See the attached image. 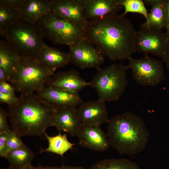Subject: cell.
I'll return each mask as SVG.
<instances>
[{
    "instance_id": "32",
    "label": "cell",
    "mask_w": 169,
    "mask_h": 169,
    "mask_svg": "<svg viewBox=\"0 0 169 169\" xmlns=\"http://www.w3.org/2000/svg\"><path fill=\"white\" fill-rule=\"evenodd\" d=\"M26 169H84L83 167L79 166H68L63 165L59 166H31Z\"/></svg>"
},
{
    "instance_id": "13",
    "label": "cell",
    "mask_w": 169,
    "mask_h": 169,
    "mask_svg": "<svg viewBox=\"0 0 169 169\" xmlns=\"http://www.w3.org/2000/svg\"><path fill=\"white\" fill-rule=\"evenodd\" d=\"M86 19L96 20L117 13L123 7L120 0H79Z\"/></svg>"
},
{
    "instance_id": "33",
    "label": "cell",
    "mask_w": 169,
    "mask_h": 169,
    "mask_svg": "<svg viewBox=\"0 0 169 169\" xmlns=\"http://www.w3.org/2000/svg\"><path fill=\"white\" fill-rule=\"evenodd\" d=\"M15 90L11 84L8 82H0V92L12 94H15Z\"/></svg>"
},
{
    "instance_id": "34",
    "label": "cell",
    "mask_w": 169,
    "mask_h": 169,
    "mask_svg": "<svg viewBox=\"0 0 169 169\" xmlns=\"http://www.w3.org/2000/svg\"><path fill=\"white\" fill-rule=\"evenodd\" d=\"M165 20V28L169 29V0H163Z\"/></svg>"
},
{
    "instance_id": "18",
    "label": "cell",
    "mask_w": 169,
    "mask_h": 169,
    "mask_svg": "<svg viewBox=\"0 0 169 169\" xmlns=\"http://www.w3.org/2000/svg\"><path fill=\"white\" fill-rule=\"evenodd\" d=\"M51 11L50 0H25L18 13L24 20L36 23Z\"/></svg>"
},
{
    "instance_id": "20",
    "label": "cell",
    "mask_w": 169,
    "mask_h": 169,
    "mask_svg": "<svg viewBox=\"0 0 169 169\" xmlns=\"http://www.w3.org/2000/svg\"><path fill=\"white\" fill-rule=\"evenodd\" d=\"M35 154L24 144L21 147L9 152L5 158L12 169H26L32 166Z\"/></svg>"
},
{
    "instance_id": "6",
    "label": "cell",
    "mask_w": 169,
    "mask_h": 169,
    "mask_svg": "<svg viewBox=\"0 0 169 169\" xmlns=\"http://www.w3.org/2000/svg\"><path fill=\"white\" fill-rule=\"evenodd\" d=\"M128 69L127 65L121 62L97 69L89 86L96 90L98 100L105 103L120 99L128 85L126 73Z\"/></svg>"
},
{
    "instance_id": "37",
    "label": "cell",
    "mask_w": 169,
    "mask_h": 169,
    "mask_svg": "<svg viewBox=\"0 0 169 169\" xmlns=\"http://www.w3.org/2000/svg\"><path fill=\"white\" fill-rule=\"evenodd\" d=\"M166 30V33L168 35V36L169 37V29H167V30Z\"/></svg>"
},
{
    "instance_id": "12",
    "label": "cell",
    "mask_w": 169,
    "mask_h": 169,
    "mask_svg": "<svg viewBox=\"0 0 169 169\" xmlns=\"http://www.w3.org/2000/svg\"><path fill=\"white\" fill-rule=\"evenodd\" d=\"M76 136L80 145L91 150L104 151L110 146L107 135L100 126L82 124Z\"/></svg>"
},
{
    "instance_id": "3",
    "label": "cell",
    "mask_w": 169,
    "mask_h": 169,
    "mask_svg": "<svg viewBox=\"0 0 169 169\" xmlns=\"http://www.w3.org/2000/svg\"><path fill=\"white\" fill-rule=\"evenodd\" d=\"M107 123L110 146L120 154L136 155L146 148L149 133L139 116L126 112L111 118Z\"/></svg>"
},
{
    "instance_id": "4",
    "label": "cell",
    "mask_w": 169,
    "mask_h": 169,
    "mask_svg": "<svg viewBox=\"0 0 169 169\" xmlns=\"http://www.w3.org/2000/svg\"><path fill=\"white\" fill-rule=\"evenodd\" d=\"M0 34L21 59H37L44 43L36 23L21 18L10 27L0 29Z\"/></svg>"
},
{
    "instance_id": "38",
    "label": "cell",
    "mask_w": 169,
    "mask_h": 169,
    "mask_svg": "<svg viewBox=\"0 0 169 169\" xmlns=\"http://www.w3.org/2000/svg\"><path fill=\"white\" fill-rule=\"evenodd\" d=\"M1 169H12L8 166V168H2Z\"/></svg>"
},
{
    "instance_id": "15",
    "label": "cell",
    "mask_w": 169,
    "mask_h": 169,
    "mask_svg": "<svg viewBox=\"0 0 169 169\" xmlns=\"http://www.w3.org/2000/svg\"><path fill=\"white\" fill-rule=\"evenodd\" d=\"M50 3L51 11L56 15L85 27L87 24L79 0H53Z\"/></svg>"
},
{
    "instance_id": "25",
    "label": "cell",
    "mask_w": 169,
    "mask_h": 169,
    "mask_svg": "<svg viewBox=\"0 0 169 169\" xmlns=\"http://www.w3.org/2000/svg\"><path fill=\"white\" fill-rule=\"evenodd\" d=\"M120 3L124 8L125 11L120 15L124 17L128 13H135L141 14L148 20V14L145 3L141 0H120Z\"/></svg>"
},
{
    "instance_id": "31",
    "label": "cell",
    "mask_w": 169,
    "mask_h": 169,
    "mask_svg": "<svg viewBox=\"0 0 169 169\" xmlns=\"http://www.w3.org/2000/svg\"><path fill=\"white\" fill-rule=\"evenodd\" d=\"M7 136L6 132L0 133V156L5 158L7 154Z\"/></svg>"
},
{
    "instance_id": "1",
    "label": "cell",
    "mask_w": 169,
    "mask_h": 169,
    "mask_svg": "<svg viewBox=\"0 0 169 169\" xmlns=\"http://www.w3.org/2000/svg\"><path fill=\"white\" fill-rule=\"evenodd\" d=\"M137 31L131 20L117 13L89 21L85 27V39L110 60H128L137 52Z\"/></svg>"
},
{
    "instance_id": "2",
    "label": "cell",
    "mask_w": 169,
    "mask_h": 169,
    "mask_svg": "<svg viewBox=\"0 0 169 169\" xmlns=\"http://www.w3.org/2000/svg\"><path fill=\"white\" fill-rule=\"evenodd\" d=\"M8 106L12 130L20 136H41L54 126L55 109L34 93L20 94Z\"/></svg>"
},
{
    "instance_id": "7",
    "label": "cell",
    "mask_w": 169,
    "mask_h": 169,
    "mask_svg": "<svg viewBox=\"0 0 169 169\" xmlns=\"http://www.w3.org/2000/svg\"><path fill=\"white\" fill-rule=\"evenodd\" d=\"M36 23L43 36L55 44L70 46L85 39V26L64 19L51 11Z\"/></svg>"
},
{
    "instance_id": "19",
    "label": "cell",
    "mask_w": 169,
    "mask_h": 169,
    "mask_svg": "<svg viewBox=\"0 0 169 169\" xmlns=\"http://www.w3.org/2000/svg\"><path fill=\"white\" fill-rule=\"evenodd\" d=\"M48 67L56 69L71 62L69 54L50 47L44 43L37 59Z\"/></svg>"
},
{
    "instance_id": "10",
    "label": "cell",
    "mask_w": 169,
    "mask_h": 169,
    "mask_svg": "<svg viewBox=\"0 0 169 169\" xmlns=\"http://www.w3.org/2000/svg\"><path fill=\"white\" fill-rule=\"evenodd\" d=\"M69 47L71 62L81 69H98L105 61L104 55L85 38Z\"/></svg>"
},
{
    "instance_id": "17",
    "label": "cell",
    "mask_w": 169,
    "mask_h": 169,
    "mask_svg": "<svg viewBox=\"0 0 169 169\" xmlns=\"http://www.w3.org/2000/svg\"><path fill=\"white\" fill-rule=\"evenodd\" d=\"M82 125L77 109L70 107L55 109L54 126L59 131H64L76 136Z\"/></svg>"
},
{
    "instance_id": "9",
    "label": "cell",
    "mask_w": 169,
    "mask_h": 169,
    "mask_svg": "<svg viewBox=\"0 0 169 169\" xmlns=\"http://www.w3.org/2000/svg\"><path fill=\"white\" fill-rule=\"evenodd\" d=\"M169 37L161 30L146 27L142 24L136 38V51L164 58Z\"/></svg>"
},
{
    "instance_id": "29",
    "label": "cell",
    "mask_w": 169,
    "mask_h": 169,
    "mask_svg": "<svg viewBox=\"0 0 169 169\" xmlns=\"http://www.w3.org/2000/svg\"><path fill=\"white\" fill-rule=\"evenodd\" d=\"M8 116V112L0 108V133L6 132L10 130L7 122V117Z\"/></svg>"
},
{
    "instance_id": "36",
    "label": "cell",
    "mask_w": 169,
    "mask_h": 169,
    "mask_svg": "<svg viewBox=\"0 0 169 169\" xmlns=\"http://www.w3.org/2000/svg\"><path fill=\"white\" fill-rule=\"evenodd\" d=\"M9 78L6 73L2 68H0V82H9Z\"/></svg>"
},
{
    "instance_id": "23",
    "label": "cell",
    "mask_w": 169,
    "mask_h": 169,
    "mask_svg": "<svg viewBox=\"0 0 169 169\" xmlns=\"http://www.w3.org/2000/svg\"><path fill=\"white\" fill-rule=\"evenodd\" d=\"M151 6L147 21L142 24L148 28L161 30L165 28L163 0H155Z\"/></svg>"
},
{
    "instance_id": "26",
    "label": "cell",
    "mask_w": 169,
    "mask_h": 169,
    "mask_svg": "<svg viewBox=\"0 0 169 169\" xmlns=\"http://www.w3.org/2000/svg\"><path fill=\"white\" fill-rule=\"evenodd\" d=\"M21 18L18 12L0 5V29L10 27Z\"/></svg>"
},
{
    "instance_id": "21",
    "label": "cell",
    "mask_w": 169,
    "mask_h": 169,
    "mask_svg": "<svg viewBox=\"0 0 169 169\" xmlns=\"http://www.w3.org/2000/svg\"><path fill=\"white\" fill-rule=\"evenodd\" d=\"M21 58L5 41H0V68L6 73L10 82L15 66Z\"/></svg>"
},
{
    "instance_id": "27",
    "label": "cell",
    "mask_w": 169,
    "mask_h": 169,
    "mask_svg": "<svg viewBox=\"0 0 169 169\" xmlns=\"http://www.w3.org/2000/svg\"><path fill=\"white\" fill-rule=\"evenodd\" d=\"M6 132L7 136V154L25 144L21 139V136L13 130L10 129Z\"/></svg>"
},
{
    "instance_id": "14",
    "label": "cell",
    "mask_w": 169,
    "mask_h": 169,
    "mask_svg": "<svg viewBox=\"0 0 169 169\" xmlns=\"http://www.w3.org/2000/svg\"><path fill=\"white\" fill-rule=\"evenodd\" d=\"M105 103L98 100L82 102L77 109L82 124L100 126L109 119Z\"/></svg>"
},
{
    "instance_id": "30",
    "label": "cell",
    "mask_w": 169,
    "mask_h": 169,
    "mask_svg": "<svg viewBox=\"0 0 169 169\" xmlns=\"http://www.w3.org/2000/svg\"><path fill=\"white\" fill-rule=\"evenodd\" d=\"M15 94H5L0 92V103L6 104L8 106L12 105L16 103L18 100Z\"/></svg>"
},
{
    "instance_id": "16",
    "label": "cell",
    "mask_w": 169,
    "mask_h": 169,
    "mask_svg": "<svg viewBox=\"0 0 169 169\" xmlns=\"http://www.w3.org/2000/svg\"><path fill=\"white\" fill-rule=\"evenodd\" d=\"M89 86L90 82H86L82 78L79 72L75 69L54 74L46 84V86L59 88L78 93Z\"/></svg>"
},
{
    "instance_id": "8",
    "label": "cell",
    "mask_w": 169,
    "mask_h": 169,
    "mask_svg": "<svg viewBox=\"0 0 169 169\" xmlns=\"http://www.w3.org/2000/svg\"><path fill=\"white\" fill-rule=\"evenodd\" d=\"M128 60L129 69L131 70L133 79L138 84L154 87L165 79L161 61L149 57L148 54L137 59L131 57Z\"/></svg>"
},
{
    "instance_id": "28",
    "label": "cell",
    "mask_w": 169,
    "mask_h": 169,
    "mask_svg": "<svg viewBox=\"0 0 169 169\" xmlns=\"http://www.w3.org/2000/svg\"><path fill=\"white\" fill-rule=\"evenodd\" d=\"M24 1L25 0H0V5L10 8L18 12Z\"/></svg>"
},
{
    "instance_id": "22",
    "label": "cell",
    "mask_w": 169,
    "mask_h": 169,
    "mask_svg": "<svg viewBox=\"0 0 169 169\" xmlns=\"http://www.w3.org/2000/svg\"><path fill=\"white\" fill-rule=\"evenodd\" d=\"M44 135L47 139L48 146L45 149H41L39 153L49 152L55 153L62 157L67 151L72 149L75 144L69 142L67 135L62 134L60 131L55 136H50L45 132Z\"/></svg>"
},
{
    "instance_id": "24",
    "label": "cell",
    "mask_w": 169,
    "mask_h": 169,
    "mask_svg": "<svg viewBox=\"0 0 169 169\" xmlns=\"http://www.w3.org/2000/svg\"><path fill=\"white\" fill-rule=\"evenodd\" d=\"M89 169H140L134 162L125 158H110L97 162Z\"/></svg>"
},
{
    "instance_id": "5",
    "label": "cell",
    "mask_w": 169,
    "mask_h": 169,
    "mask_svg": "<svg viewBox=\"0 0 169 169\" xmlns=\"http://www.w3.org/2000/svg\"><path fill=\"white\" fill-rule=\"evenodd\" d=\"M37 59H21L15 68L10 82L20 94L34 93L41 89L54 74Z\"/></svg>"
},
{
    "instance_id": "35",
    "label": "cell",
    "mask_w": 169,
    "mask_h": 169,
    "mask_svg": "<svg viewBox=\"0 0 169 169\" xmlns=\"http://www.w3.org/2000/svg\"><path fill=\"white\" fill-rule=\"evenodd\" d=\"M163 61L165 63L166 67L169 71V38Z\"/></svg>"
},
{
    "instance_id": "11",
    "label": "cell",
    "mask_w": 169,
    "mask_h": 169,
    "mask_svg": "<svg viewBox=\"0 0 169 169\" xmlns=\"http://www.w3.org/2000/svg\"><path fill=\"white\" fill-rule=\"evenodd\" d=\"M36 95L55 109L76 107L83 102L79 93L54 87L45 86Z\"/></svg>"
}]
</instances>
